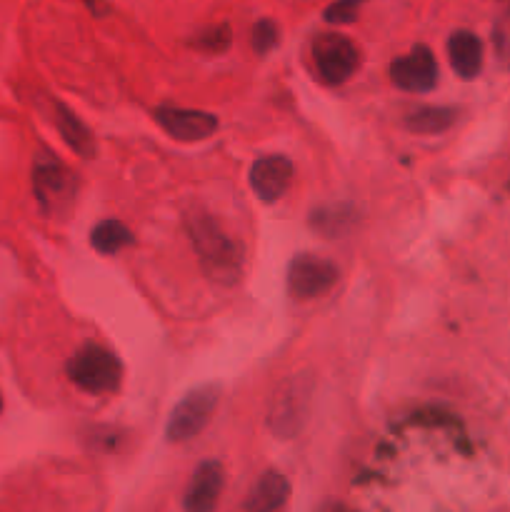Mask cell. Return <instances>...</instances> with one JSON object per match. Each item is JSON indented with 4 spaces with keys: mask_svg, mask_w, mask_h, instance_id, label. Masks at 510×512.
<instances>
[{
    "mask_svg": "<svg viewBox=\"0 0 510 512\" xmlns=\"http://www.w3.org/2000/svg\"><path fill=\"white\" fill-rule=\"evenodd\" d=\"M223 493V465L218 460H205L190 478L183 495L185 512H213Z\"/></svg>",
    "mask_w": 510,
    "mask_h": 512,
    "instance_id": "cell-11",
    "label": "cell"
},
{
    "mask_svg": "<svg viewBox=\"0 0 510 512\" xmlns=\"http://www.w3.org/2000/svg\"><path fill=\"white\" fill-rule=\"evenodd\" d=\"M293 183V163L285 155H263L250 168V188L265 203H275Z\"/></svg>",
    "mask_w": 510,
    "mask_h": 512,
    "instance_id": "cell-7",
    "label": "cell"
},
{
    "mask_svg": "<svg viewBox=\"0 0 510 512\" xmlns=\"http://www.w3.org/2000/svg\"><path fill=\"white\" fill-rule=\"evenodd\" d=\"M290 495V483L285 475L268 470L258 478L253 490L245 498V512H275L283 508Z\"/></svg>",
    "mask_w": 510,
    "mask_h": 512,
    "instance_id": "cell-13",
    "label": "cell"
},
{
    "mask_svg": "<svg viewBox=\"0 0 510 512\" xmlns=\"http://www.w3.org/2000/svg\"><path fill=\"white\" fill-rule=\"evenodd\" d=\"M280 30L273 20H258L253 28V48L258 55H268L278 45Z\"/></svg>",
    "mask_w": 510,
    "mask_h": 512,
    "instance_id": "cell-19",
    "label": "cell"
},
{
    "mask_svg": "<svg viewBox=\"0 0 510 512\" xmlns=\"http://www.w3.org/2000/svg\"><path fill=\"white\" fill-rule=\"evenodd\" d=\"M195 45L200 50H208V53H220L230 45V30L228 25H215V28H208L205 33H200L195 38Z\"/></svg>",
    "mask_w": 510,
    "mask_h": 512,
    "instance_id": "cell-20",
    "label": "cell"
},
{
    "mask_svg": "<svg viewBox=\"0 0 510 512\" xmlns=\"http://www.w3.org/2000/svg\"><path fill=\"white\" fill-rule=\"evenodd\" d=\"M183 223L205 275L220 285L238 283L245 265L243 243L233 238L213 215L200 208H190Z\"/></svg>",
    "mask_w": 510,
    "mask_h": 512,
    "instance_id": "cell-1",
    "label": "cell"
},
{
    "mask_svg": "<svg viewBox=\"0 0 510 512\" xmlns=\"http://www.w3.org/2000/svg\"><path fill=\"white\" fill-rule=\"evenodd\" d=\"M338 280V268L323 255H295L288 265V293L295 300H313L328 293Z\"/></svg>",
    "mask_w": 510,
    "mask_h": 512,
    "instance_id": "cell-5",
    "label": "cell"
},
{
    "mask_svg": "<svg viewBox=\"0 0 510 512\" xmlns=\"http://www.w3.org/2000/svg\"><path fill=\"white\" fill-rule=\"evenodd\" d=\"M408 128L415 133L435 135L448 130L455 123V110L453 108H418L408 115Z\"/></svg>",
    "mask_w": 510,
    "mask_h": 512,
    "instance_id": "cell-16",
    "label": "cell"
},
{
    "mask_svg": "<svg viewBox=\"0 0 510 512\" xmlns=\"http://www.w3.org/2000/svg\"><path fill=\"white\" fill-rule=\"evenodd\" d=\"M90 243L98 253L103 255H115L123 248H128L133 243V233L128 230V225H123L120 220H103L93 228L90 233Z\"/></svg>",
    "mask_w": 510,
    "mask_h": 512,
    "instance_id": "cell-14",
    "label": "cell"
},
{
    "mask_svg": "<svg viewBox=\"0 0 510 512\" xmlns=\"http://www.w3.org/2000/svg\"><path fill=\"white\" fill-rule=\"evenodd\" d=\"M58 125H60V133H63L65 143H68L75 153H80L83 158H93L95 150H98L95 148V138L90 135V130L85 128V125L80 123L73 113H70V110L60 108Z\"/></svg>",
    "mask_w": 510,
    "mask_h": 512,
    "instance_id": "cell-15",
    "label": "cell"
},
{
    "mask_svg": "<svg viewBox=\"0 0 510 512\" xmlns=\"http://www.w3.org/2000/svg\"><path fill=\"white\" fill-rule=\"evenodd\" d=\"M68 373L70 383L80 388L83 393L90 395H103L115 393L123 380V365H120L118 355L110 353L108 348L100 345H85L80 348L73 358L68 360Z\"/></svg>",
    "mask_w": 510,
    "mask_h": 512,
    "instance_id": "cell-2",
    "label": "cell"
},
{
    "mask_svg": "<svg viewBox=\"0 0 510 512\" xmlns=\"http://www.w3.org/2000/svg\"><path fill=\"white\" fill-rule=\"evenodd\" d=\"M215 408H218V390L215 388H198L190 390L183 400L173 408L168 418V435L170 443H185V440L195 438L203 433L205 425L213 418Z\"/></svg>",
    "mask_w": 510,
    "mask_h": 512,
    "instance_id": "cell-4",
    "label": "cell"
},
{
    "mask_svg": "<svg viewBox=\"0 0 510 512\" xmlns=\"http://www.w3.org/2000/svg\"><path fill=\"white\" fill-rule=\"evenodd\" d=\"M365 0H335L328 10H325V20L333 25L353 23L358 18V10Z\"/></svg>",
    "mask_w": 510,
    "mask_h": 512,
    "instance_id": "cell-21",
    "label": "cell"
},
{
    "mask_svg": "<svg viewBox=\"0 0 510 512\" xmlns=\"http://www.w3.org/2000/svg\"><path fill=\"white\" fill-rule=\"evenodd\" d=\"M390 78L400 90L428 93L438 83V63L428 45H415L408 55H400L390 65Z\"/></svg>",
    "mask_w": 510,
    "mask_h": 512,
    "instance_id": "cell-6",
    "label": "cell"
},
{
    "mask_svg": "<svg viewBox=\"0 0 510 512\" xmlns=\"http://www.w3.org/2000/svg\"><path fill=\"white\" fill-rule=\"evenodd\" d=\"M313 65L323 83L340 85L358 70L360 50L348 35L323 33L313 40Z\"/></svg>",
    "mask_w": 510,
    "mask_h": 512,
    "instance_id": "cell-3",
    "label": "cell"
},
{
    "mask_svg": "<svg viewBox=\"0 0 510 512\" xmlns=\"http://www.w3.org/2000/svg\"><path fill=\"white\" fill-rule=\"evenodd\" d=\"M35 193H38L40 203L48 210L58 213V210L68 208L78 193V180L70 173L65 165L45 160L38 170H35Z\"/></svg>",
    "mask_w": 510,
    "mask_h": 512,
    "instance_id": "cell-8",
    "label": "cell"
},
{
    "mask_svg": "<svg viewBox=\"0 0 510 512\" xmlns=\"http://www.w3.org/2000/svg\"><path fill=\"white\" fill-rule=\"evenodd\" d=\"M90 10H103L105 8V0H85Z\"/></svg>",
    "mask_w": 510,
    "mask_h": 512,
    "instance_id": "cell-23",
    "label": "cell"
},
{
    "mask_svg": "<svg viewBox=\"0 0 510 512\" xmlns=\"http://www.w3.org/2000/svg\"><path fill=\"white\" fill-rule=\"evenodd\" d=\"M305 415H308V388L300 385V380H293L285 388H280L273 398L268 415L270 430L278 435L298 433Z\"/></svg>",
    "mask_w": 510,
    "mask_h": 512,
    "instance_id": "cell-10",
    "label": "cell"
},
{
    "mask_svg": "<svg viewBox=\"0 0 510 512\" xmlns=\"http://www.w3.org/2000/svg\"><path fill=\"white\" fill-rule=\"evenodd\" d=\"M155 120L160 128L175 140L183 143H195V140H205L218 130V118L213 113H203V110H183V108H158L155 110Z\"/></svg>",
    "mask_w": 510,
    "mask_h": 512,
    "instance_id": "cell-9",
    "label": "cell"
},
{
    "mask_svg": "<svg viewBox=\"0 0 510 512\" xmlns=\"http://www.w3.org/2000/svg\"><path fill=\"white\" fill-rule=\"evenodd\" d=\"M320 512H348V510H345L340 503H325L323 508H320Z\"/></svg>",
    "mask_w": 510,
    "mask_h": 512,
    "instance_id": "cell-22",
    "label": "cell"
},
{
    "mask_svg": "<svg viewBox=\"0 0 510 512\" xmlns=\"http://www.w3.org/2000/svg\"><path fill=\"white\" fill-rule=\"evenodd\" d=\"M493 48H495V58H498V63L503 65L505 70H510V8L495 20Z\"/></svg>",
    "mask_w": 510,
    "mask_h": 512,
    "instance_id": "cell-18",
    "label": "cell"
},
{
    "mask_svg": "<svg viewBox=\"0 0 510 512\" xmlns=\"http://www.w3.org/2000/svg\"><path fill=\"white\" fill-rule=\"evenodd\" d=\"M310 223H313V228H318L320 233L335 238V235L345 233V230L350 228V223H353V213H350L345 205H328V208L315 210Z\"/></svg>",
    "mask_w": 510,
    "mask_h": 512,
    "instance_id": "cell-17",
    "label": "cell"
},
{
    "mask_svg": "<svg viewBox=\"0 0 510 512\" xmlns=\"http://www.w3.org/2000/svg\"><path fill=\"white\" fill-rule=\"evenodd\" d=\"M448 58L460 78H475L483 70V43L470 30H455L448 38Z\"/></svg>",
    "mask_w": 510,
    "mask_h": 512,
    "instance_id": "cell-12",
    "label": "cell"
}]
</instances>
